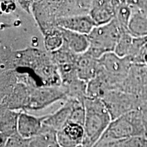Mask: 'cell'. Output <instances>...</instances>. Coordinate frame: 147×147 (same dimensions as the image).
I'll use <instances>...</instances> for the list:
<instances>
[{"label":"cell","instance_id":"cell-25","mask_svg":"<svg viewBox=\"0 0 147 147\" xmlns=\"http://www.w3.org/2000/svg\"><path fill=\"white\" fill-rule=\"evenodd\" d=\"M144 137H135L119 140H100L93 147H143Z\"/></svg>","mask_w":147,"mask_h":147},{"label":"cell","instance_id":"cell-31","mask_svg":"<svg viewBox=\"0 0 147 147\" xmlns=\"http://www.w3.org/2000/svg\"><path fill=\"white\" fill-rule=\"evenodd\" d=\"M16 1H1V10L5 12H10L15 10Z\"/></svg>","mask_w":147,"mask_h":147},{"label":"cell","instance_id":"cell-28","mask_svg":"<svg viewBox=\"0 0 147 147\" xmlns=\"http://www.w3.org/2000/svg\"><path fill=\"white\" fill-rule=\"evenodd\" d=\"M132 63L147 65V42L139 54L132 59Z\"/></svg>","mask_w":147,"mask_h":147},{"label":"cell","instance_id":"cell-3","mask_svg":"<svg viewBox=\"0 0 147 147\" xmlns=\"http://www.w3.org/2000/svg\"><path fill=\"white\" fill-rule=\"evenodd\" d=\"M125 32L115 18L106 25L95 27L87 35L89 48L87 53L97 59L106 53H114L119 38Z\"/></svg>","mask_w":147,"mask_h":147},{"label":"cell","instance_id":"cell-11","mask_svg":"<svg viewBox=\"0 0 147 147\" xmlns=\"http://www.w3.org/2000/svg\"><path fill=\"white\" fill-rule=\"evenodd\" d=\"M21 112L0 108V147L4 146L8 140L18 133V121Z\"/></svg>","mask_w":147,"mask_h":147},{"label":"cell","instance_id":"cell-18","mask_svg":"<svg viewBox=\"0 0 147 147\" xmlns=\"http://www.w3.org/2000/svg\"><path fill=\"white\" fill-rule=\"evenodd\" d=\"M59 28L63 36L64 46L77 55H82L87 52L89 48L87 35L71 32L61 27Z\"/></svg>","mask_w":147,"mask_h":147},{"label":"cell","instance_id":"cell-17","mask_svg":"<svg viewBox=\"0 0 147 147\" xmlns=\"http://www.w3.org/2000/svg\"><path fill=\"white\" fill-rule=\"evenodd\" d=\"M113 90H115L113 85L100 67L97 76L87 83V98L102 100L108 92Z\"/></svg>","mask_w":147,"mask_h":147},{"label":"cell","instance_id":"cell-5","mask_svg":"<svg viewBox=\"0 0 147 147\" xmlns=\"http://www.w3.org/2000/svg\"><path fill=\"white\" fill-rule=\"evenodd\" d=\"M100 68L115 90H117L127 76L132 65L131 58L120 57L115 53H106L98 59Z\"/></svg>","mask_w":147,"mask_h":147},{"label":"cell","instance_id":"cell-12","mask_svg":"<svg viewBox=\"0 0 147 147\" xmlns=\"http://www.w3.org/2000/svg\"><path fill=\"white\" fill-rule=\"evenodd\" d=\"M84 138V127L69 123L57 132V139L61 147H80Z\"/></svg>","mask_w":147,"mask_h":147},{"label":"cell","instance_id":"cell-26","mask_svg":"<svg viewBox=\"0 0 147 147\" xmlns=\"http://www.w3.org/2000/svg\"><path fill=\"white\" fill-rule=\"evenodd\" d=\"M133 40L134 37L129 33L128 32H124L119 38L114 53L120 57H129L133 45Z\"/></svg>","mask_w":147,"mask_h":147},{"label":"cell","instance_id":"cell-33","mask_svg":"<svg viewBox=\"0 0 147 147\" xmlns=\"http://www.w3.org/2000/svg\"><path fill=\"white\" fill-rule=\"evenodd\" d=\"M146 138H147V137H146Z\"/></svg>","mask_w":147,"mask_h":147},{"label":"cell","instance_id":"cell-23","mask_svg":"<svg viewBox=\"0 0 147 147\" xmlns=\"http://www.w3.org/2000/svg\"><path fill=\"white\" fill-rule=\"evenodd\" d=\"M43 36L45 51L48 53L55 52L63 45V36L58 27L51 29Z\"/></svg>","mask_w":147,"mask_h":147},{"label":"cell","instance_id":"cell-1","mask_svg":"<svg viewBox=\"0 0 147 147\" xmlns=\"http://www.w3.org/2000/svg\"><path fill=\"white\" fill-rule=\"evenodd\" d=\"M1 70L21 69L31 73L41 86H59L61 78L50 53L34 47L14 50L2 46L0 53Z\"/></svg>","mask_w":147,"mask_h":147},{"label":"cell","instance_id":"cell-10","mask_svg":"<svg viewBox=\"0 0 147 147\" xmlns=\"http://www.w3.org/2000/svg\"><path fill=\"white\" fill-rule=\"evenodd\" d=\"M46 115L41 117L21 111L18 117V134L24 138L31 140L39 135L43 128Z\"/></svg>","mask_w":147,"mask_h":147},{"label":"cell","instance_id":"cell-19","mask_svg":"<svg viewBox=\"0 0 147 147\" xmlns=\"http://www.w3.org/2000/svg\"><path fill=\"white\" fill-rule=\"evenodd\" d=\"M133 2V12L129 21L127 32L135 38L147 37V16L139 8L136 1Z\"/></svg>","mask_w":147,"mask_h":147},{"label":"cell","instance_id":"cell-24","mask_svg":"<svg viewBox=\"0 0 147 147\" xmlns=\"http://www.w3.org/2000/svg\"><path fill=\"white\" fill-rule=\"evenodd\" d=\"M51 58L57 67L66 64L76 63L79 55L73 53L67 47L63 45L61 49L51 53Z\"/></svg>","mask_w":147,"mask_h":147},{"label":"cell","instance_id":"cell-20","mask_svg":"<svg viewBox=\"0 0 147 147\" xmlns=\"http://www.w3.org/2000/svg\"><path fill=\"white\" fill-rule=\"evenodd\" d=\"M67 95V99L84 102L87 99V82L80 80L78 77L74 78L67 83L62 84Z\"/></svg>","mask_w":147,"mask_h":147},{"label":"cell","instance_id":"cell-13","mask_svg":"<svg viewBox=\"0 0 147 147\" xmlns=\"http://www.w3.org/2000/svg\"><path fill=\"white\" fill-rule=\"evenodd\" d=\"M56 26L78 34L89 35L95 25L89 14H85L59 18Z\"/></svg>","mask_w":147,"mask_h":147},{"label":"cell","instance_id":"cell-29","mask_svg":"<svg viewBox=\"0 0 147 147\" xmlns=\"http://www.w3.org/2000/svg\"><path fill=\"white\" fill-rule=\"evenodd\" d=\"M139 110L141 113L142 123L145 129V132H146L145 138H146L147 137V101H144V102H142V104H141V105L139 108Z\"/></svg>","mask_w":147,"mask_h":147},{"label":"cell","instance_id":"cell-8","mask_svg":"<svg viewBox=\"0 0 147 147\" xmlns=\"http://www.w3.org/2000/svg\"><path fill=\"white\" fill-rule=\"evenodd\" d=\"M32 14L42 35L57 27L58 1H34Z\"/></svg>","mask_w":147,"mask_h":147},{"label":"cell","instance_id":"cell-22","mask_svg":"<svg viewBox=\"0 0 147 147\" xmlns=\"http://www.w3.org/2000/svg\"><path fill=\"white\" fill-rule=\"evenodd\" d=\"M115 19L125 30L127 31L129 21L133 12L132 1H114Z\"/></svg>","mask_w":147,"mask_h":147},{"label":"cell","instance_id":"cell-2","mask_svg":"<svg viewBox=\"0 0 147 147\" xmlns=\"http://www.w3.org/2000/svg\"><path fill=\"white\" fill-rule=\"evenodd\" d=\"M84 106L86 115L82 147H93L105 133L113 119L101 99L87 98Z\"/></svg>","mask_w":147,"mask_h":147},{"label":"cell","instance_id":"cell-9","mask_svg":"<svg viewBox=\"0 0 147 147\" xmlns=\"http://www.w3.org/2000/svg\"><path fill=\"white\" fill-rule=\"evenodd\" d=\"M117 90L136 96L142 101L147 91V65L132 64L126 79Z\"/></svg>","mask_w":147,"mask_h":147},{"label":"cell","instance_id":"cell-32","mask_svg":"<svg viewBox=\"0 0 147 147\" xmlns=\"http://www.w3.org/2000/svg\"><path fill=\"white\" fill-rule=\"evenodd\" d=\"M143 147H147V138H145V140H144V146Z\"/></svg>","mask_w":147,"mask_h":147},{"label":"cell","instance_id":"cell-6","mask_svg":"<svg viewBox=\"0 0 147 147\" xmlns=\"http://www.w3.org/2000/svg\"><path fill=\"white\" fill-rule=\"evenodd\" d=\"M102 100L109 111L113 121L125 114L138 110L142 102L138 97L120 90L109 91Z\"/></svg>","mask_w":147,"mask_h":147},{"label":"cell","instance_id":"cell-14","mask_svg":"<svg viewBox=\"0 0 147 147\" xmlns=\"http://www.w3.org/2000/svg\"><path fill=\"white\" fill-rule=\"evenodd\" d=\"M89 15L95 23V27L110 23L115 18L114 1H93Z\"/></svg>","mask_w":147,"mask_h":147},{"label":"cell","instance_id":"cell-30","mask_svg":"<svg viewBox=\"0 0 147 147\" xmlns=\"http://www.w3.org/2000/svg\"><path fill=\"white\" fill-rule=\"evenodd\" d=\"M16 2L20 5V7L25 12H26L27 14L32 13V7L33 3H34V1H26V0H23V1H17Z\"/></svg>","mask_w":147,"mask_h":147},{"label":"cell","instance_id":"cell-21","mask_svg":"<svg viewBox=\"0 0 147 147\" xmlns=\"http://www.w3.org/2000/svg\"><path fill=\"white\" fill-rule=\"evenodd\" d=\"M29 147H61L57 139V131L44 125L39 135L30 140Z\"/></svg>","mask_w":147,"mask_h":147},{"label":"cell","instance_id":"cell-16","mask_svg":"<svg viewBox=\"0 0 147 147\" xmlns=\"http://www.w3.org/2000/svg\"><path fill=\"white\" fill-rule=\"evenodd\" d=\"M73 100L67 99L63 105L54 113L46 115L43 124L57 132L69 123L73 108Z\"/></svg>","mask_w":147,"mask_h":147},{"label":"cell","instance_id":"cell-7","mask_svg":"<svg viewBox=\"0 0 147 147\" xmlns=\"http://www.w3.org/2000/svg\"><path fill=\"white\" fill-rule=\"evenodd\" d=\"M67 100V93L62 86H38L32 90L25 112L43 110L55 102Z\"/></svg>","mask_w":147,"mask_h":147},{"label":"cell","instance_id":"cell-15","mask_svg":"<svg viewBox=\"0 0 147 147\" xmlns=\"http://www.w3.org/2000/svg\"><path fill=\"white\" fill-rule=\"evenodd\" d=\"M76 67L78 78L88 83L97 76L100 66L98 59L86 52L84 54L79 55Z\"/></svg>","mask_w":147,"mask_h":147},{"label":"cell","instance_id":"cell-4","mask_svg":"<svg viewBox=\"0 0 147 147\" xmlns=\"http://www.w3.org/2000/svg\"><path fill=\"white\" fill-rule=\"evenodd\" d=\"M145 136L146 132L138 109L112 121L100 140H119L135 137L145 138Z\"/></svg>","mask_w":147,"mask_h":147},{"label":"cell","instance_id":"cell-27","mask_svg":"<svg viewBox=\"0 0 147 147\" xmlns=\"http://www.w3.org/2000/svg\"><path fill=\"white\" fill-rule=\"evenodd\" d=\"M30 140L25 139L18 133L8 140L3 147H29Z\"/></svg>","mask_w":147,"mask_h":147}]
</instances>
